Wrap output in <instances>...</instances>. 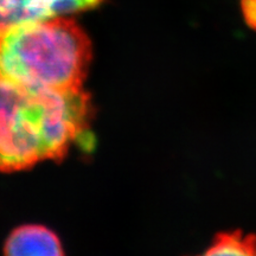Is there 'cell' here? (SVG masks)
<instances>
[{"label":"cell","mask_w":256,"mask_h":256,"mask_svg":"<svg viewBox=\"0 0 256 256\" xmlns=\"http://www.w3.org/2000/svg\"><path fill=\"white\" fill-rule=\"evenodd\" d=\"M87 92L50 90L0 81V171L60 159L89 133Z\"/></svg>","instance_id":"obj_1"},{"label":"cell","mask_w":256,"mask_h":256,"mask_svg":"<svg viewBox=\"0 0 256 256\" xmlns=\"http://www.w3.org/2000/svg\"><path fill=\"white\" fill-rule=\"evenodd\" d=\"M92 43L72 19L57 17L0 34V81L23 87L82 89Z\"/></svg>","instance_id":"obj_2"},{"label":"cell","mask_w":256,"mask_h":256,"mask_svg":"<svg viewBox=\"0 0 256 256\" xmlns=\"http://www.w3.org/2000/svg\"><path fill=\"white\" fill-rule=\"evenodd\" d=\"M102 0H0V34L98 6Z\"/></svg>","instance_id":"obj_3"},{"label":"cell","mask_w":256,"mask_h":256,"mask_svg":"<svg viewBox=\"0 0 256 256\" xmlns=\"http://www.w3.org/2000/svg\"><path fill=\"white\" fill-rule=\"evenodd\" d=\"M4 252L8 256L64 255L58 238L40 226H25L16 229L5 243Z\"/></svg>","instance_id":"obj_4"},{"label":"cell","mask_w":256,"mask_h":256,"mask_svg":"<svg viewBox=\"0 0 256 256\" xmlns=\"http://www.w3.org/2000/svg\"><path fill=\"white\" fill-rule=\"evenodd\" d=\"M256 236H243L240 230L220 232L214 240L206 255H255Z\"/></svg>","instance_id":"obj_5"},{"label":"cell","mask_w":256,"mask_h":256,"mask_svg":"<svg viewBox=\"0 0 256 256\" xmlns=\"http://www.w3.org/2000/svg\"><path fill=\"white\" fill-rule=\"evenodd\" d=\"M241 11L246 24L256 31V0H241Z\"/></svg>","instance_id":"obj_6"}]
</instances>
